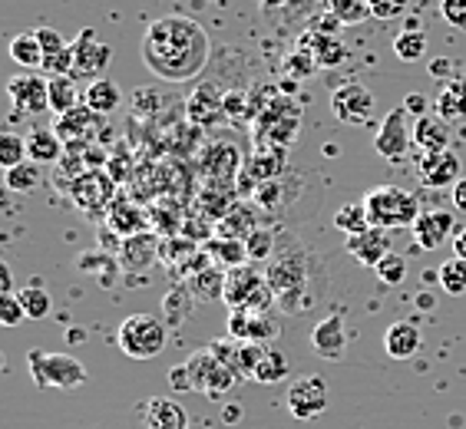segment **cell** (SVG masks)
Wrapping results in <instances>:
<instances>
[{
  "instance_id": "obj_1",
  "label": "cell",
  "mask_w": 466,
  "mask_h": 429,
  "mask_svg": "<svg viewBox=\"0 0 466 429\" xmlns=\"http://www.w3.org/2000/svg\"><path fill=\"white\" fill-rule=\"evenodd\" d=\"M212 40L206 27L192 17L169 14L146 27L143 36V63L162 83H188L206 70Z\"/></svg>"
},
{
  "instance_id": "obj_2",
  "label": "cell",
  "mask_w": 466,
  "mask_h": 429,
  "mask_svg": "<svg viewBox=\"0 0 466 429\" xmlns=\"http://www.w3.org/2000/svg\"><path fill=\"white\" fill-rule=\"evenodd\" d=\"M364 205H368L370 224L387 228V232H394V228H413V222L420 218V198L400 185L368 188Z\"/></svg>"
},
{
  "instance_id": "obj_3",
  "label": "cell",
  "mask_w": 466,
  "mask_h": 429,
  "mask_svg": "<svg viewBox=\"0 0 466 429\" xmlns=\"http://www.w3.org/2000/svg\"><path fill=\"white\" fill-rule=\"evenodd\" d=\"M166 327H169V324L162 321V317H156V314H129V317L119 324L116 344L126 357L153 360L166 350V337H169Z\"/></svg>"
},
{
  "instance_id": "obj_4",
  "label": "cell",
  "mask_w": 466,
  "mask_h": 429,
  "mask_svg": "<svg viewBox=\"0 0 466 429\" xmlns=\"http://www.w3.org/2000/svg\"><path fill=\"white\" fill-rule=\"evenodd\" d=\"M27 367L34 384L44 386V390H50V386L54 390H76V386L86 384V367L73 354H54V350L34 347L27 354Z\"/></svg>"
},
{
  "instance_id": "obj_5",
  "label": "cell",
  "mask_w": 466,
  "mask_h": 429,
  "mask_svg": "<svg viewBox=\"0 0 466 429\" xmlns=\"http://www.w3.org/2000/svg\"><path fill=\"white\" fill-rule=\"evenodd\" d=\"M271 291L268 277H261L248 264H238V268L225 271V304L232 311H268L271 307Z\"/></svg>"
},
{
  "instance_id": "obj_6",
  "label": "cell",
  "mask_w": 466,
  "mask_h": 429,
  "mask_svg": "<svg viewBox=\"0 0 466 429\" xmlns=\"http://www.w3.org/2000/svg\"><path fill=\"white\" fill-rule=\"evenodd\" d=\"M186 367H188V376H192V390L212 396V400H222V396L242 380V374H238L232 364H225L212 347L196 354Z\"/></svg>"
},
{
  "instance_id": "obj_7",
  "label": "cell",
  "mask_w": 466,
  "mask_h": 429,
  "mask_svg": "<svg viewBox=\"0 0 466 429\" xmlns=\"http://www.w3.org/2000/svg\"><path fill=\"white\" fill-rule=\"evenodd\" d=\"M7 93L10 103H14V113H20V116H36V113L50 109V76H40L34 70L10 76Z\"/></svg>"
},
{
  "instance_id": "obj_8",
  "label": "cell",
  "mask_w": 466,
  "mask_h": 429,
  "mask_svg": "<svg viewBox=\"0 0 466 429\" xmlns=\"http://www.w3.org/2000/svg\"><path fill=\"white\" fill-rule=\"evenodd\" d=\"M70 46H73V76L90 83L103 80V73H106L109 60H113V50L99 40L96 30H83Z\"/></svg>"
},
{
  "instance_id": "obj_9",
  "label": "cell",
  "mask_w": 466,
  "mask_h": 429,
  "mask_svg": "<svg viewBox=\"0 0 466 429\" xmlns=\"http://www.w3.org/2000/svg\"><path fill=\"white\" fill-rule=\"evenodd\" d=\"M413 145V125H410V113L404 106H397L394 113H387V119L377 129L374 149L380 159L397 162L404 159V153Z\"/></svg>"
},
{
  "instance_id": "obj_10",
  "label": "cell",
  "mask_w": 466,
  "mask_h": 429,
  "mask_svg": "<svg viewBox=\"0 0 466 429\" xmlns=\"http://www.w3.org/2000/svg\"><path fill=\"white\" fill-rule=\"evenodd\" d=\"M331 113L344 125H370L374 119V93L360 83H348L331 93Z\"/></svg>"
},
{
  "instance_id": "obj_11",
  "label": "cell",
  "mask_w": 466,
  "mask_h": 429,
  "mask_svg": "<svg viewBox=\"0 0 466 429\" xmlns=\"http://www.w3.org/2000/svg\"><path fill=\"white\" fill-rule=\"evenodd\" d=\"M328 410V384L321 376H298L295 384L288 386V413L295 420H314Z\"/></svg>"
},
{
  "instance_id": "obj_12",
  "label": "cell",
  "mask_w": 466,
  "mask_h": 429,
  "mask_svg": "<svg viewBox=\"0 0 466 429\" xmlns=\"http://www.w3.org/2000/svg\"><path fill=\"white\" fill-rule=\"evenodd\" d=\"M279 321L268 311H232L228 314V334L245 344H271L279 337Z\"/></svg>"
},
{
  "instance_id": "obj_13",
  "label": "cell",
  "mask_w": 466,
  "mask_h": 429,
  "mask_svg": "<svg viewBox=\"0 0 466 429\" xmlns=\"http://www.w3.org/2000/svg\"><path fill=\"white\" fill-rule=\"evenodd\" d=\"M457 228V218L453 212H443V208H431V212H420V218L413 222V242L420 244L423 251H437L447 244V238Z\"/></svg>"
},
{
  "instance_id": "obj_14",
  "label": "cell",
  "mask_w": 466,
  "mask_h": 429,
  "mask_svg": "<svg viewBox=\"0 0 466 429\" xmlns=\"http://www.w3.org/2000/svg\"><path fill=\"white\" fill-rule=\"evenodd\" d=\"M344 251H348L358 264H364V268H377V264L390 254V232L374 224V228H368V232L344 238Z\"/></svg>"
},
{
  "instance_id": "obj_15",
  "label": "cell",
  "mask_w": 466,
  "mask_h": 429,
  "mask_svg": "<svg viewBox=\"0 0 466 429\" xmlns=\"http://www.w3.org/2000/svg\"><path fill=\"white\" fill-rule=\"evenodd\" d=\"M311 350L318 354V357L331 360V364L344 360V354H348V331H344L341 314H331V317H324V321L314 324Z\"/></svg>"
},
{
  "instance_id": "obj_16",
  "label": "cell",
  "mask_w": 466,
  "mask_h": 429,
  "mask_svg": "<svg viewBox=\"0 0 466 429\" xmlns=\"http://www.w3.org/2000/svg\"><path fill=\"white\" fill-rule=\"evenodd\" d=\"M143 429H188V413L172 396H149L139 406Z\"/></svg>"
},
{
  "instance_id": "obj_17",
  "label": "cell",
  "mask_w": 466,
  "mask_h": 429,
  "mask_svg": "<svg viewBox=\"0 0 466 429\" xmlns=\"http://www.w3.org/2000/svg\"><path fill=\"white\" fill-rule=\"evenodd\" d=\"M417 179L427 188H450L460 182V159L453 153H423L417 162Z\"/></svg>"
},
{
  "instance_id": "obj_18",
  "label": "cell",
  "mask_w": 466,
  "mask_h": 429,
  "mask_svg": "<svg viewBox=\"0 0 466 429\" xmlns=\"http://www.w3.org/2000/svg\"><path fill=\"white\" fill-rule=\"evenodd\" d=\"M450 139H453V129L440 113H423L413 123V145L423 153H447Z\"/></svg>"
},
{
  "instance_id": "obj_19",
  "label": "cell",
  "mask_w": 466,
  "mask_h": 429,
  "mask_svg": "<svg viewBox=\"0 0 466 429\" xmlns=\"http://www.w3.org/2000/svg\"><path fill=\"white\" fill-rule=\"evenodd\" d=\"M423 347V334L413 321H394L384 334V350L390 360H410Z\"/></svg>"
},
{
  "instance_id": "obj_20",
  "label": "cell",
  "mask_w": 466,
  "mask_h": 429,
  "mask_svg": "<svg viewBox=\"0 0 466 429\" xmlns=\"http://www.w3.org/2000/svg\"><path fill=\"white\" fill-rule=\"evenodd\" d=\"M202 162H206L202 169L212 175V182H228V185H232V182L238 179V172L245 169L242 159H238V149H235L232 143H216Z\"/></svg>"
},
{
  "instance_id": "obj_21",
  "label": "cell",
  "mask_w": 466,
  "mask_h": 429,
  "mask_svg": "<svg viewBox=\"0 0 466 429\" xmlns=\"http://www.w3.org/2000/svg\"><path fill=\"white\" fill-rule=\"evenodd\" d=\"M159 248H162V242L156 238V234L139 232V234H129V238H126L123 248H119V258H123L126 268L143 271L159 258Z\"/></svg>"
},
{
  "instance_id": "obj_22",
  "label": "cell",
  "mask_w": 466,
  "mask_h": 429,
  "mask_svg": "<svg viewBox=\"0 0 466 429\" xmlns=\"http://www.w3.org/2000/svg\"><path fill=\"white\" fill-rule=\"evenodd\" d=\"M99 119L103 116H96L90 106H76V109H70V113H63V116H56V135L60 139H66V143H73V139H90V135H96V129H99Z\"/></svg>"
},
{
  "instance_id": "obj_23",
  "label": "cell",
  "mask_w": 466,
  "mask_h": 429,
  "mask_svg": "<svg viewBox=\"0 0 466 429\" xmlns=\"http://www.w3.org/2000/svg\"><path fill=\"white\" fill-rule=\"evenodd\" d=\"M437 113L447 123H457V119H466V73H457L453 80L443 83V90L433 99Z\"/></svg>"
},
{
  "instance_id": "obj_24",
  "label": "cell",
  "mask_w": 466,
  "mask_h": 429,
  "mask_svg": "<svg viewBox=\"0 0 466 429\" xmlns=\"http://www.w3.org/2000/svg\"><path fill=\"white\" fill-rule=\"evenodd\" d=\"M109 179L103 175V172H86L83 179L73 182V202L80 208H90V212H96V208H103L109 202Z\"/></svg>"
},
{
  "instance_id": "obj_25",
  "label": "cell",
  "mask_w": 466,
  "mask_h": 429,
  "mask_svg": "<svg viewBox=\"0 0 466 429\" xmlns=\"http://www.w3.org/2000/svg\"><path fill=\"white\" fill-rule=\"evenodd\" d=\"M63 155V139L56 135V129H34L27 135V159L36 165H54Z\"/></svg>"
},
{
  "instance_id": "obj_26",
  "label": "cell",
  "mask_w": 466,
  "mask_h": 429,
  "mask_svg": "<svg viewBox=\"0 0 466 429\" xmlns=\"http://www.w3.org/2000/svg\"><path fill=\"white\" fill-rule=\"evenodd\" d=\"M255 208L251 205H232L228 214L218 222V238H235V242H245L251 232H258V218H255Z\"/></svg>"
},
{
  "instance_id": "obj_27",
  "label": "cell",
  "mask_w": 466,
  "mask_h": 429,
  "mask_svg": "<svg viewBox=\"0 0 466 429\" xmlns=\"http://www.w3.org/2000/svg\"><path fill=\"white\" fill-rule=\"evenodd\" d=\"M83 103L96 113V116H109V113H116L119 103H123V93H119V86L113 80H93L90 86H86V93H83Z\"/></svg>"
},
{
  "instance_id": "obj_28",
  "label": "cell",
  "mask_w": 466,
  "mask_h": 429,
  "mask_svg": "<svg viewBox=\"0 0 466 429\" xmlns=\"http://www.w3.org/2000/svg\"><path fill=\"white\" fill-rule=\"evenodd\" d=\"M188 294L192 301H216L225 297V271H218V264H208L198 274L188 277Z\"/></svg>"
},
{
  "instance_id": "obj_29",
  "label": "cell",
  "mask_w": 466,
  "mask_h": 429,
  "mask_svg": "<svg viewBox=\"0 0 466 429\" xmlns=\"http://www.w3.org/2000/svg\"><path fill=\"white\" fill-rule=\"evenodd\" d=\"M285 376H291V364H288L285 354L275 347L261 350L258 364H255V370H251V380H258V384H281Z\"/></svg>"
},
{
  "instance_id": "obj_30",
  "label": "cell",
  "mask_w": 466,
  "mask_h": 429,
  "mask_svg": "<svg viewBox=\"0 0 466 429\" xmlns=\"http://www.w3.org/2000/svg\"><path fill=\"white\" fill-rule=\"evenodd\" d=\"M10 56L14 63H20L24 70H44V46H40V36L36 30H27V34H17L10 40Z\"/></svg>"
},
{
  "instance_id": "obj_31",
  "label": "cell",
  "mask_w": 466,
  "mask_h": 429,
  "mask_svg": "<svg viewBox=\"0 0 466 429\" xmlns=\"http://www.w3.org/2000/svg\"><path fill=\"white\" fill-rule=\"evenodd\" d=\"M4 182H7L10 192H17V195H30L36 188L44 185V165H36V162H20L14 169L4 172Z\"/></svg>"
},
{
  "instance_id": "obj_32",
  "label": "cell",
  "mask_w": 466,
  "mask_h": 429,
  "mask_svg": "<svg viewBox=\"0 0 466 429\" xmlns=\"http://www.w3.org/2000/svg\"><path fill=\"white\" fill-rule=\"evenodd\" d=\"M76 76H50V113H56V116H63V113H70V109H76V103H80V90H76Z\"/></svg>"
},
{
  "instance_id": "obj_33",
  "label": "cell",
  "mask_w": 466,
  "mask_h": 429,
  "mask_svg": "<svg viewBox=\"0 0 466 429\" xmlns=\"http://www.w3.org/2000/svg\"><path fill=\"white\" fill-rule=\"evenodd\" d=\"M334 228L344 232L348 238L350 234H360V232H368V228H374L368 218V205H364V202H344V205L334 212Z\"/></svg>"
},
{
  "instance_id": "obj_34",
  "label": "cell",
  "mask_w": 466,
  "mask_h": 429,
  "mask_svg": "<svg viewBox=\"0 0 466 429\" xmlns=\"http://www.w3.org/2000/svg\"><path fill=\"white\" fill-rule=\"evenodd\" d=\"M208 258L216 261V264H222L225 271L228 268H238L245 258H248V251H245V242H235V238H216V242L206 244Z\"/></svg>"
},
{
  "instance_id": "obj_35",
  "label": "cell",
  "mask_w": 466,
  "mask_h": 429,
  "mask_svg": "<svg viewBox=\"0 0 466 429\" xmlns=\"http://www.w3.org/2000/svg\"><path fill=\"white\" fill-rule=\"evenodd\" d=\"M394 56L404 63H417L427 56V36L420 34L417 27H407L394 36Z\"/></svg>"
},
{
  "instance_id": "obj_36",
  "label": "cell",
  "mask_w": 466,
  "mask_h": 429,
  "mask_svg": "<svg viewBox=\"0 0 466 429\" xmlns=\"http://www.w3.org/2000/svg\"><path fill=\"white\" fill-rule=\"evenodd\" d=\"M17 297L20 304H24V311H27V321H44L54 311V297L46 294L40 284H27L24 291H17Z\"/></svg>"
},
{
  "instance_id": "obj_37",
  "label": "cell",
  "mask_w": 466,
  "mask_h": 429,
  "mask_svg": "<svg viewBox=\"0 0 466 429\" xmlns=\"http://www.w3.org/2000/svg\"><path fill=\"white\" fill-rule=\"evenodd\" d=\"M437 277H440V287H443L450 297L466 294V261L463 258L453 254L450 261H443V268L437 271Z\"/></svg>"
},
{
  "instance_id": "obj_38",
  "label": "cell",
  "mask_w": 466,
  "mask_h": 429,
  "mask_svg": "<svg viewBox=\"0 0 466 429\" xmlns=\"http://www.w3.org/2000/svg\"><path fill=\"white\" fill-rule=\"evenodd\" d=\"M20 162H27V139H20L14 133L0 135V165H4V172L20 165Z\"/></svg>"
},
{
  "instance_id": "obj_39",
  "label": "cell",
  "mask_w": 466,
  "mask_h": 429,
  "mask_svg": "<svg viewBox=\"0 0 466 429\" xmlns=\"http://www.w3.org/2000/svg\"><path fill=\"white\" fill-rule=\"evenodd\" d=\"M331 10L344 24H358L370 14V0H331Z\"/></svg>"
},
{
  "instance_id": "obj_40",
  "label": "cell",
  "mask_w": 466,
  "mask_h": 429,
  "mask_svg": "<svg viewBox=\"0 0 466 429\" xmlns=\"http://www.w3.org/2000/svg\"><path fill=\"white\" fill-rule=\"evenodd\" d=\"M374 271L384 284H400V281L407 277V261H404V254H394V251H390V254H387Z\"/></svg>"
},
{
  "instance_id": "obj_41",
  "label": "cell",
  "mask_w": 466,
  "mask_h": 429,
  "mask_svg": "<svg viewBox=\"0 0 466 429\" xmlns=\"http://www.w3.org/2000/svg\"><path fill=\"white\" fill-rule=\"evenodd\" d=\"M245 251H248L251 261H265L275 251V234L265 232V228H258V232H251L248 238H245Z\"/></svg>"
},
{
  "instance_id": "obj_42",
  "label": "cell",
  "mask_w": 466,
  "mask_h": 429,
  "mask_svg": "<svg viewBox=\"0 0 466 429\" xmlns=\"http://www.w3.org/2000/svg\"><path fill=\"white\" fill-rule=\"evenodd\" d=\"M27 321V311L20 304L17 294H0V324L4 327H17V324Z\"/></svg>"
},
{
  "instance_id": "obj_43",
  "label": "cell",
  "mask_w": 466,
  "mask_h": 429,
  "mask_svg": "<svg viewBox=\"0 0 466 429\" xmlns=\"http://www.w3.org/2000/svg\"><path fill=\"white\" fill-rule=\"evenodd\" d=\"M440 17L447 20L450 27L466 30V0H440Z\"/></svg>"
},
{
  "instance_id": "obj_44",
  "label": "cell",
  "mask_w": 466,
  "mask_h": 429,
  "mask_svg": "<svg viewBox=\"0 0 466 429\" xmlns=\"http://www.w3.org/2000/svg\"><path fill=\"white\" fill-rule=\"evenodd\" d=\"M36 36H40V46H44V60H50V56H56V54H63V50H66L63 36L56 34L54 27H40V30H36Z\"/></svg>"
},
{
  "instance_id": "obj_45",
  "label": "cell",
  "mask_w": 466,
  "mask_h": 429,
  "mask_svg": "<svg viewBox=\"0 0 466 429\" xmlns=\"http://www.w3.org/2000/svg\"><path fill=\"white\" fill-rule=\"evenodd\" d=\"M427 70H431L433 80H443V83L457 76V66H453V60H447V56H437V60H431V66H427Z\"/></svg>"
},
{
  "instance_id": "obj_46",
  "label": "cell",
  "mask_w": 466,
  "mask_h": 429,
  "mask_svg": "<svg viewBox=\"0 0 466 429\" xmlns=\"http://www.w3.org/2000/svg\"><path fill=\"white\" fill-rule=\"evenodd\" d=\"M404 10V0H370V14L374 17H397Z\"/></svg>"
},
{
  "instance_id": "obj_47",
  "label": "cell",
  "mask_w": 466,
  "mask_h": 429,
  "mask_svg": "<svg viewBox=\"0 0 466 429\" xmlns=\"http://www.w3.org/2000/svg\"><path fill=\"white\" fill-rule=\"evenodd\" d=\"M169 386L176 390V394H182V390H192V376H188L186 364H179V367L169 370Z\"/></svg>"
},
{
  "instance_id": "obj_48",
  "label": "cell",
  "mask_w": 466,
  "mask_h": 429,
  "mask_svg": "<svg viewBox=\"0 0 466 429\" xmlns=\"http://www.w3.org/2000/svg\"><path fill=\"white\" fill-rule=\"evenodd\" d=\"M404 109L410 113V116H423V109H427V96H423V93H410V96L404 99Z\"/></svg>"
},
{
  "instance_id": "obj_49",
  "label": "cell",
  "mask_w": 466,
  "mask_h": 429,
  "mask_svg": "<svg viewBox=\"0 0 466 429\" xmlns=\"http://www.w3.org/2000/svg\"><path fill=\"white\" fill-rule=\"evenodd\" d=\"M450 195H453V208L466 214V179H460L457 185H453V192H450Z\"/></svg>"
},
{
  "instance_id": "obj_50",
  "label": "cell",
  "mask_w": 466,
  "mask_h": 429,
  "mask_svg": "<svg viewBox=\"0 0 466 429\" xmlns=\"http://www.w3.org/2000/svg\"><path fill=\"white\" fill-rule=\"evenodd\" d=\"M242 416H245L242 403H225V406H222V420L225 423H238Z\"/></svg>"
},
{
  "instance_id": "obj_51",
  "label": "cell",
  "mask_w": 466,
  "mask_h": 429,
  "mask_svg": "<svg viewBox=\"0 0 466 429\" xmlns=\"http://www.w3.org/2000/svg\"><path fill=\"white\" fill-rule=\"evenodd\" d=\"M0 294H14V274H10V264H0Z\"/></svg>"
},
{
  "instance_id": "obj_52",
  "label": "cell",
  "mask_w": 466,
  "mask_h": 429,
  "mask_svg": "<svg viewBox=\"0 0 466 429\" xmlns=\"http://www.w3.org/2000/svg\"><path fill=\"white\" fill-rule=\"evenodd\" d=\"M453 254L466 261V228H463V232L453 234Z\"/></svg>"
},
{
  "instance_id": "obj_53",
  "label": "cell",
  "mask_w": 466,
  "mask_h": 429,
  "mask_svg": "<svg viewBox=\"0 0 466 429\" xmlns=\"http://www.w3.org/2000/svg\"><path fill=\"white\" fill-rule=\"evenodd\" d=\"M417 304H420V307H433V297L427 294V291H423V294L417 297Z\"/></svg>"
}]
</instances>
